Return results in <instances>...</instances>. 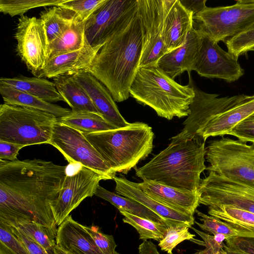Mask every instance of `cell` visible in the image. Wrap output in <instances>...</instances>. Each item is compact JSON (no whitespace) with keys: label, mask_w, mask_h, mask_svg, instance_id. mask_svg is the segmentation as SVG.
Returning a JSON list of instances; mask_svg holds the SVG:
<instances>
[{"label":"cell","mask_w":254,"mask_h":254,"mask_svg":"<svg viewBox=\"0 0 254 254\" xmlns=\"http://www.w3.org/2000/svg\"><path fill=\"white\" fill-rule=\"evenodd\" d=\"M228 135L245 142L254 143V114L239 123Z\"/></svg>","instance_id":"cell-43"},{"label":"cell","mask_w":254,"mask_h":254,"mask_svg":"<svg viewBox=\"0 0 254 254\" xmlns=\"http://www.w3.org/2000/svg\"><path fill=\"white\" fill-rule=\"evenodd\" d=\"M205 141L194 137L168 146L143 166L137 177L177 189L196 191L201 174L206 169Z\"/></svg>","instance_id":"cell-3"},{"label":"cell","mask_w":254,"mask_h":254,"mask_svg":"<svg viewBox=\"0 0 254 254\" xmlns=\"http://www.w3.org/2000/svg\"><path fill=\"white\" fill-rule=\"evenodd\" d=\"M200 204L226 205L254 213V185L209 172L197 190Z\"/></svg>","instance_id":"cell-12"},{"label":"cell","mask_w":254,"mask_h":254,"mask_svg":"<svg viewBox=\"0 0 254 254\" xmlns=\"http://www.w3.org/2000/svg\"><path fill=\"white\" fill-rule=\"evenodd\" d=\"M181 4L188 11L195 15L203 10L207 6L206 0H179Z\"/></svg>","instance_id":"cell-47"},{"label":"cell","mask_w":254,"mask_h":254,"mask_svg":"<svg viewBox=\"0 0 254 254\" xmlns=\"http://www.w3.org/2000/svg\"><path fill=\"white\" fill-rule=\"evenodd\" d=\"M58 118L34 109L0 105V140L24 146L49 143Z\"/></svg>","instance_id":"cell-6"},{"label":"cell","mask_w":254,"mask_h":254,"mask_svg":"<svg viewBox=\"0 0 254 254\" xmlns=\"http://www.w3.org/2000/svg\"><path fill=\"white\" fill-rule=\"evenodd\" d=\"M65 0H0V11L11 17L23 15L28 10L36 7L59 6Z\"/></svg>","instance_id":"cell-35"},{"label":"cell","mask_w":254,"mask_h":254,"mask_svg":"<svg viewBox=\"0 0 254 254\" xmlns=\"http://www.w3.org/2000/svg\"><path fill=\"white\" fill-rule=\"evenodd\" d=\"M14 38L17 55L30 72L39 77L46 61L48 46L41 20L36 17L20 16Z\"/></svg>","instance_id":"cell-16"},{"label":"cell","mask_w":254,"mask_h":254,"mask_svg":"<svg viewBox=\"0 0 254 254\" xmlns=\"http://www.w3.org/2000/svg\"><path fill=\"white\" fill-rule=\"evenodd\" d=\"M166 0H138L137 12L143 31V48L140 67L156 66L167 51L164 24Z\"/></svg>","instance_id":"cell-13"},{"label":"cell","mask_w":254,"mask_h":254,"mask_svg":"<svg viewBox=\"0 0 254 254\" xmlns=\"http://www.w3.org/2000/svg\"><path fill=\"white\" fill-rule=\"evenodd\" d=\"M102 46L92 47L87 42L81 49L55 57L45 62L39 77L55 78L87 70Z\"/></svg>","instance_id":"cell-22"},{"label":"cell","mask_w":254,"mask_h":254,"mask_svg":"<svg viewBox=\"0 0 254 254\" xmlns=\"http://www.w3.org/2000/svg\"><path fill=\"white\" fill-rule=\"evenodd\" d=\"M49 144L57 148L70 165L79 163L107 180L116 177V173L108 166L82 132L59 123L58 120Z\"/></svg>","instance_id":"cell-9"},{"label":"cell","mask_w":254,"mask_h":254,"mask_svg":"<svg viewBox=\"0 0 254 254\" xmlns=\"http://www.w3.org/2000/svg\"><path fill=\"white\" fill-rule=\"evenodd\" d=\"M223 248L226 251L227 254H245L242 252H239L238 251L234 250L228 248L226 244L224 243L223 244Z\"/></svg>","instance_id":"cell-49"},{"label":"cell","mask_w":254,"mask_h":254,"mask_svg":"<svg viewBox=\"0 0 254 254\" xmlns=\"http://www.w3.org/2000/svg\"><path fill=\"white\" fill-rule=\"evenodd\" d=\"M24 145L0 140V159L10 161L17 160V155Z\"/></svg>","instance_id":"cell-46"},{"label":"cell","mask_w":254,"mask_h":254,"mask_svg":"<svg viewBox=\"0 0 254 254\" xmlns=\"http://www.w3.org/2000/svg\"><path fill=\"white\" fill-rule=\"evenodd\" d=\"M40 15L48 45L67 30L79 18L73 11L59 6L46 8Z\"/></svg>","instance_id":"cell-30"},{"label":"cell","mask_w":254,"mask_h":254,"mask_svg":"<svg viewBox=\"0 0 254 254\" xmlns=\"http://www.w3.org/2000/svg\"><path fill=\"white\" fill-rule=\"evenodd\" d=\"M136 185L152 198L183 213L193 215L200 204L197 190H181L147 180Z\"/></svg>","instance_id":"cell-18"},{"label":"cell","mask_w":254,"mask_h":254,"mask_svg":"<svg viewBox=\"0 0 254 254\" xmlns=\"http://www.w3.org/2000/svg\"><path fill=\"white\" fill-rule=\"evenodd\" d=\"M228 52L239 57L254 48V25L243 32L227 39L225 42Z\"/></svg>","instance_id":"cell-38"},{"label":"cell","mask_w":254,"mask_h":254,"mask_svg":"<svg viewBox=\"0 0 254 254\" xmlns=\"http://www.w3.org/2000/svg\"><path fill=\"white\" fill-rule=\"evenodd\" d=\"M124 216V223L133 227L139 235V239L144 241L153 239L160 242L167 231V225L161 222H156L131 214L124 210H119Z\"/></svg>","instance_id":"cell-34"},{"label":"cell","mask_w":254,"mask_h":254,"mask_svg":"<svg viewBox=\"0 0 254 254\" xmlns=\"http://www.w3.org/2000/svg\"><path fill=\"white\" fill-rule=\"evenodd\" d=\"M55 253H56V254H71L69 253L66 252L62 250L57 245L55 247Z\"/></svg>","instance_id":"cell-50"},{"label":"cell","mask_w":254,"mask_h":254,"mask_svg":"<svg viewBox=\"0 0 254 254\" xmlns=\"http://www.w3.org/2000/svg\"><path fill=\"white\" fill-rule=\"evenodd\" d=\"M67 167L40 159H0V220L37 222L56 235L52 207L63 188Z\"/></svg>","instance_id":"cell-1"},{"label":"cell","mask_w":254,"mask_h":254,"mask_svg":"<svg viewBox=\"0 0 254 254\" xmlns=\"http://www.w3.org/2000/svg\"><path fill=\"white\" fill-rule=\"evenodd\" d=\"M53 82L72 112H91L100 115L84 90L71 74L55 77Z\"/></svg>","instance_id":"cell-26"},{"label":"cell","mask_w":254,"mask_h":254,"mask_svg":"<svg viewBox=\"0 0 254 254\" xmlns=\"http://www.w3.org/2000/svg\"><path fill=\"white\" fill-rule=\"evenodd\" d=\"M0 254H30L9 227L0 221Z\"/></svg>","instance_id":"cell-39"},{"label":"cell","mask_w":254,"mask_h":254,"mask_svg":"<svg viewBox=\"0 0 254 254\" xmlns=\"http://www.w3.org/2000/svg\"><path fill=\"white\" fill-rule=\"evenodd\" d=\"M0 93L4 103L42 111L60 118L69 114L71 110L46 102L38 97L18 89L0 85Z\"/></svg>","instance_id":"cell-27"},{"label":"cell","mask_w":254,"mask_h":254,"mask_svg":"<svg viewBox=\"0 0 254 254\" xmlns=\"http://www.w3.org/2000/svg\"><path fill=\"white\" fill-rule=\"evenodd\" d=\"M90 98L99 114L117 128L130 125L122 116L107 88L87 70L71 74Z\"/></svg>","instance_id":"cell-17"},{"label":"cell","mask_w":254,"mask_h":254,"mask_svg":"<svg viewBox=\"0 0 254 254\" xmlns=\"http://www.w3.org/2000/svg\"><path fill=\"white\" fill-rule=\"evenodd\" d=\"M95 195L109 201L119 211L124 210L136 216L166 224L160 216L139 202L110 191L100 186L98 187Z\"/></svg>","instance_id":"cell-32"},{"label":"cell","mask_w":254,"mask_h":254,"mask_svg":"<svg viewBox=\"0 0 254 254\" xmlns=\"http://www.w3.org/2000/svg\"><path fill=\"white\" fill-rule=\"evenodd\" d=\"M254 114V94L210 120L196 134L206 141L210 136H223L239 123Z\"/></svg>","instance_id":"cell-24"},{"label":"cell","mask_w":254,"mask_h":254,"mask_svg":"<svg viewBox=\"0 0 254 254\" xmlns=\"http://www.w3.org/2000/svg\"><path fill=\"white\" fill-rule=\"evenodd\" d=\"M116 192L123 196L133 199L144 205L160 216L166 225L183 224L190 228L194 223L193 215L183 213L171 208L152 198L136 185L126 178L115 177Z\"/></svg>","instance_id":"cell-19"},{"label":"cell","mask_w":254,"mask_h":254,"mask_svg":"<svg viewBox=\"0 0 254 254\" xmlns=\"http://www.w3.org/2000/svg\"><path fill=\"white\" fill-rule=\"evenodd\" d=\"M138 250L139 254H160L156 245L151 241H144L139 245Z\"/></svg>","instance_id":"cell-48"},{"label":"cell","mask_w":254,"mask_h":254,"mask_svg":"<svg viewBox=\"0 0 254 254\" xmlns=\"http://www.w3.org/2000/svg\"><path fill=\"white\" fill-rule=\"evenodd\" d=\"M116 173L127 174L152 151V128L141 122L121 128L96 132L83 133Z\"/></svg>","instance_id":"cell-5"},{"label":"cell","mask_w":254,"mask_h":254,"mask_svg":"<svg viewBox=\"0 0 254 254\" xmlns=\"http://www.w3.org/2000/svg\"><path fill=\"white\" fill-rule=\"evenodd\" d=\"M189 83L195 93L190 106V114L183 123L184 127L171 138L170 143H176L195 137L196 133L210 120L246 100L244 94L219 97L216 94L208 93L200 90L195 84L190 73Z\"/></svg>","instance_id":"cell-10"},{"label":"cell","mask_w":254,"mask_h":254,"mask_svg":"<svg viewBox=\"0 0 254 254\" xmlns=\"http://www.w3.org/2000/svg\"><path fill=\"white\" fill-rule=\"evenodd\" d=\"M102 180L107 179L81 165L73 174H67L63 188L52 207L57 226H60L84 199L95 195Z\"/></svg>","instance_id":"cell-14"},{"label":"cell","mask_w":254,"mask_h":254,"mask_svg":"<svg viewBox=\"0 0 254 254\" xmlns=\"http://www.w3.org/2000/svg\"><path fill=\"white\" fill-rule=\"evenodd\" d=\"M229 248L245 254H254V238L236 236L225 240Z\"/></svg>","instance_id":"cell-44"},{"label":"cell","mask_w":254,"mask_h":254,"mask_svg":"<svg viewBox=\"0 0 254 254\" xmlns=\"http://www.w3.org/2000/svg\"><path fill=\"white\" fill-rule=\"evenodd\" d=\"M106 0H65L59 6L73 11L82 21L85 22Z\"/></svg>","instance_id":"cell-41"},{"label":"cell","mask_w":254,"mask_h":254,"mask_svg":"<svg viewBox=\"0 0 254 254\" xmlns=\"http://www.w3.org/2000/svg\"><path fill=\"white\" fill-rule=\"evenodd\" d=\"M0 221L12 225L25 233L40 244L48 254H56V235L47 226L37 222L27 220Z\"/></svg>","instance_id":"cell-33"},{"label":"cell","mask_w":254,"mask_h":254,"mask_svg":"<svg viewBox=\"0 0 254 254\" xmlns=\"http://www.w3.org/2000/svg\"><path fill=\"white\" fill-rule=\"evenodd\" d=\"M138 0H107L85 22V35L92 47L102 46L112 35L126 28L135 17Z\"/></svg>","instance_id":"cell-11"},{"label":"cell","mask_w":254,"mask_h":254,"mask_svg":"<svg viewBox=\"0 0 254 254\" xmlns=\"http://www.w3.org/2000/svg\"><path fill=\"white\" fill-rule=\"evenodd\" d=\"M205 156L208 172L254 185V143L222 137L209 142Z\"/></svg>","instance_id":"cell-8"},{"label":"cell","mask_w":254,"mask_h":254,"mask_svg":"<svg viewBox=\"0 0 254 254\" xmlns=\"http://www.w3.org/2000/svg\"><path fill=\"white\" fill-rule=\"evenodd\" d=\"M208 207L209 215L228 224L238 236L254 238V213L226 205Z\"/></svg>","instance_id":"cell-28"},{"label":"cell","mask_w":254,"mask_h":254,"mask_svg":"<svg viewBox=\"0 0 254 254\" xmlns=\"http://www.w3.org/2000/svg\"><path fill=\"white\" fill-rule=\"evenodd\" d=\"M202 241L193 238L190 241L197 245L205 247V249L196 251L193 254H227L223 248V241L227 238L223 234L211 235L198 230L192 226L190 227Z\"/></svg>","instance_id":"cell-37"},{"label":"cell","mask_w":254,"mask_h":254,"mask_svg":"<svg viewBox=\"0 0 254 254\" xmlns=\"http://www.w3.org/2000/svg\"><path fill=\"white\" fill-rule=\"evenodd\" d=\"M254 25V0H238L232 5L206 7L193 16V27L218 43Z\"/></svg>","instance_id":"cell-7"},{"label":"cell","mask_w":254,"mask_h":254,"mask_svg":"<svg viewBox=\"0 0 254 254\" xmlns=\"http://www.w3.org/2000/svg\"><path fill=\"white\" fill-rule=\"evenodd\" d=\"M198 219L202 223L194 221L199 228L205 232L215 235L218 234L224 235L227 238L238 236V233L232 227L222 220L212 216L205 214L198 210L195 212Z\"/></svg>","instance_id":"cell-40"},{"label":"cell","mask_w":254,"mask_h":254,"mask_svg":"<svg viewBox=\"0 0 254 254\" xmlns=\"http://www.w3.org/2000/svg\"><path fill=\"white\" fill-rule=\"evenodd\" d=\"M193 16L179 0H166L164 38L167 53L185 43L193 27Z\"/></svg>","instance_id":"cell-20"},{"label":"cell","mask_w":254,"mask_h":254,"mask_svg":"<svg viewBox=\"0 0 254 254\" xmlns=\"http://www.w3.org/2000/svg\"><path fill=\"white\" fill-rule=\"evenodd\" d=\"M201 40L202 35L192 27L185 43L165 53L159 59L156 66L173 79L185 71L190 73Z\"/></svg>","instance_id":"cell-21"},{"label":"cell","mask_w":254,"mask_h":254,"mask_svg":"<svg viewBox=\"0 0 254 254\" xmlns=\"http://www.w3.org/2000/svg\"><path fill=\"white\" fill-rule=\"evenodd\" d=\"M129 94L138 103L149 106L158 116L168 120L188 117L195 96L190 83L179 84L156 66L138 67Z\"/></svg>","instance_id":"cell-4"},{"label":"cell","mask_w":254,"mask_h":254,"mask_svg":"<svg viewBox=\"0 0 254 254\" xmlns=\"http://www.w3.org/2000/svg\"><path fill=\"white\" fill-rule=\"evenodd\" d=\"M58 121L82 133L96 132L117 128L101 116L91 112H71Z\"/></svg>","instance_id":"cell-31"},{"label":"cell","mask_w":254,"mask_h":254,"mask_svg":"<svg viewBox=\"0 0 254 254\" xmlns=\"http://www.w3.org/2000/svg\"><path fill=\"white\" fill-rule=\"evenodd\" d=\"M0 85L13 88L49 103L64 101L54 82L39 77L19 75L14 77H1Z\"/></svg>","instance_id":"cell-25"},{"label":"cell","mask_w":254,"mask_h":254,"mask_svg":"<svg viewBox=\"0 0 254 254\" xmlns=\"http://www.w3.org/2000/svg\"><path fill=\"white\" fill-rule=\"evenodd\" d=\"M84 227L103 254H120L116 251L117 245L113 235L103 233L97 226H84Z\"/></svg>","instance_id":"cell-42"},{"label":"cell","mask_w":254,"mask_h":254,"mask_svg":"<svg viewBox=\"0 0 254 254\" xmlns=\"http://www.w3.org/2000/svg\"><path fill=\"white\" fill-rule=\"evenodd\" d=\"M200 34L201 43L192 70L201 76L219 78L227 82L236 81L244 75L245 71L238 58L224 51L207 35Z\"/></svg>","instance_id":"cell-15"},{"label":"cell","mask_w":254,"mask_h":254,"mask_svg":"<svg viewBox=\"0 0 254 254\" xmlns=\"http://www.w3.org/2000/svg\"><path fill=\"white\" fill-rule=\"evenodd\" d=\"M167 225V231L164 238L159 242L161 250L168 254H173V250L178 244L185 240L194 238L195 235L189 231L190 227L183 224Z\"/></svg>","instance_id":"cell-36"},{"label":"cell","mask_w":254,"mask_h":254,"mask_svg":"<svg viewBox=\"0 0 254 254\" xmlns=\"http://www.w3.org/2000/svg\"><path fill=\"white\" fill-rule=\"evenodd\" d=\"M87 40L85 22L77 18L71 25L47 46L46 61L83 48Z\"/></svg>","instance_id":"cell-29"},{"label":"cell","mask_w":254,"mask_h":254,"mask_svg":"<svg viewBox=\"0 0 254 254\" xmlns=\"http://www.w3.org/2000/svg\"><path fill=\"white\" fill-rule=\"evenodd\" d=\"M143 48V31L137 10L126 28L103 44L87 69L107 88L115 102H123L130 96V86Z\"/></svg>","instance_id":"cell-2"},{"label":"cell","mask_w":254,"mask_h":254,"mask_svg":"<svg viewBox=\"0 0 254 254\" xmlns=\"http://www.w3.org/2000/svg\"><path fill=\"white\" fill-rule=\"evenodd\" d=\"M5 224L9 227L11 231L23 243L30 254H48L46 250L40 244L30 238L25 233L12 225Z\"/></svg>","instance_id":"cell-45"},{"label":"cell","mask_w":254,"mask_h":254,"mask_svg":"<svg viewBox=\"0 0 254 254\" xmlns=\"http://www.w3.org/2000/svg\"><path fill=\"white\" fill-rule=\"evenodd\" d=\"M56 245L71 254H103L84 226L69 215L58 227Z\"/></svg>","instance_id":"cell-23"}]
</instances>
